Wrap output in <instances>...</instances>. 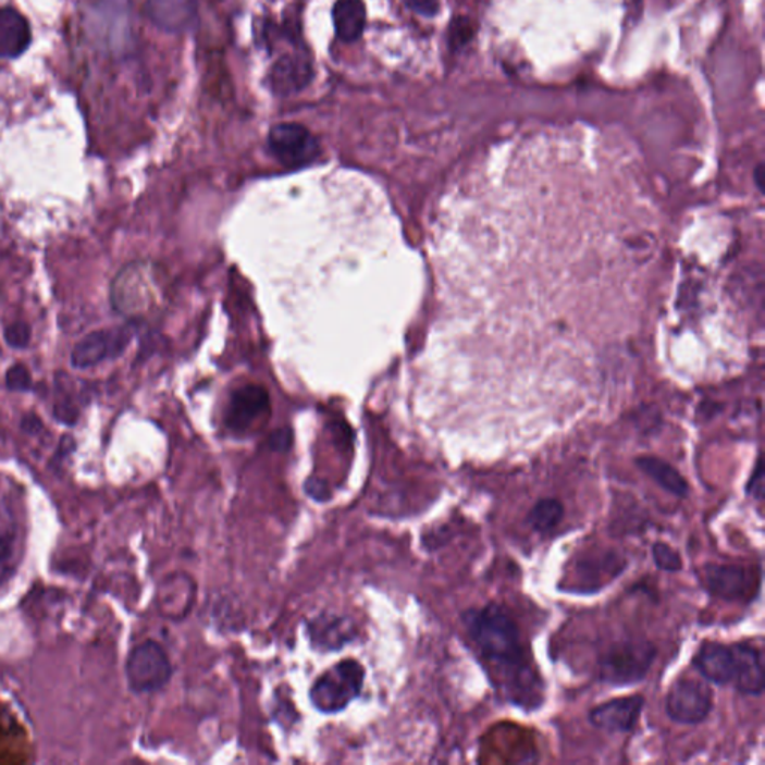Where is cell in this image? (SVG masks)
Segmentation results:
<instances>
[{"label": "cell", "mask_w": 765, "mask_h": 765, "mask_svg": "<svg viewBox=\"0 0 765 765\" xmlns=\"http://www.w3.org/2000/svg\"><path fill=\"white\" fill-rule=\"evenodd\" d=\"M460 620L507 699L522 706L536 704L542 695V680L532 667L522 632L510 610L503 604L488 603L464 612Z\"/></svg>", "instance_id": "1"}, {"label": "cell", "mask_w": 765, "mask_h": 765, "mask_svg": "<svg viewBox=\"0 0 765 765\" xmlns=\"http://www.w3.org/2000/svg\"><path fill=\"white\" fill-rule=\"evenodd\" d=\"M692 666L708 683L732 687L749 696L764 694V654L752 644L701 643Z\"/></svg>", "instance_id": "2"}, {"label": "cell", "mask_w": 765, "mask_h": 765, "mask_svg": "<svg viewBox=\"0 0 765 765\" xmlns=\"http://www.w3.org/2000/svg\"><path fill=\"white\" fill-rule=\"evenodd\" d=\"M658 655V649L646 639H628L613 643L599 659L601 682L612 687H631L643 682Z\"/></svg>", "instance_id": "3"}, {"label": "cell", "mask_w": 765, "mask_h": 765, "mask_svg": "<svg viewBox=\"0 0 765 765\" xmlns=\"http://www.w3.org/2000/svg\"><path fill=\"white\" fill-rule=\"evenodd\" d=\"M366 682V668L356 659H344L322 673L310 689L312 707L324 715L346 711L358 699Z\"/></svg>", "instance_id": "4"}, {"label": "cell", "mask_w": 765, "mask_h": 765, "mask_svg": "<svg viewBox=\"0 0 765 765\" xmlns=\"http://www.w3.org/2000/svg\"><path fill=\"white\" fill-rule=\"evenodd\" d=\"M111 298L115 310L131 318L155 310L162 299L155 268L143 262L124 268L112 283Z\"/></svg>", "instance_id": "5"}, {"label": "cell", "mask_w": 765, "mask_h": 765, "mask_svg": "<svg viewBox=\"0 0 765 765\" xmlns=\"http://www.w3.org/2000/svg\"><path fill=\"white\" fill-rule=\"evenodd\" d=\"M701 584L713 599L725 603L751 604L761 591V568L742 564H706Z\"/></svg>", "instance_id": "6"}, {"label": "cell", "mask_w": 765, "mask_h": 765, "mask_svg": "<svg viewBox=\"0 0 765 765\" xmlns=\"http://www.w3.org/2000/svg\"><path fill=\"white\" fill-rule=\"evenodd\" d=\"M172 664L165 649L146 640L132 649L126 661V679L135 694H155L170 683Z\"/></svg>", "instance_id": "7"}, {"label": "cell", "mask_w": 765, "mask_h": 765, "mask_svg": "<svg viewBox=\"0 0 765 765\" xmlns=\"http://www.w3.org/2000/svg\"><path fill=\"white\" fill-rule=\"evenodd\" d=\"M713 711V691L708 682L694 677H679L668 689L666 713L679 725L703 724Z\"/></svg>", "instance_id": "8"}, {"label": "cell", "mask_w": 765, "mask_h": 765, "mask_svg": "<svg viewBox=\"0 0 765 765\" xmlns=\"http://www.w3.org/2000/svg\"><path fill=\"white\" fill-rule=\"evenodd\" d=\"M270 412V396L266 388L258 384H247L232 394L224 424L232 434L248 435L266 424Z\"/></svg>", "instance_id": "9"}, {"label": "cell", "mask_w": 765, "mask_h": 765, "mask_svg": "<svg viewBox=\"0 0 765 765\" xmlns=\"http://www.w3.org/2000/svg\"><path fill=\"white\" fill-rule=\"evenodd\" d=\"M271 155L287 168H300L318 159V139L307 127L296 123H282L272 127L268 135Z\"/></svg>", "instance_id": "10"}, {"label": "cell", "mask_w": 765, "mask_h": 765, "mask_svg": "<svg viewBox=\"0 0 765 765\" xmlns=\"http://www.w3.org/2000/svg\"><path fill=\"white\" fill-rule=\"evenodd\" d=\"M646 704L643 695L618 696L589 712L588 719L596 730L610 735H628L636 730Z\"/></svg>", "instance_id": "11"}, {"label": "cell", "mask_w": 765, "mask_h": 765, "mask_svg": "<svg viewBox=\"0 0 765 765\" xmlns=\"http://www.w3.org/2000/svg\"><path fill=\"white\" fill-rule=\"evenodd\" d=\"M627 568V559L615 552H599V554L583 555L576 559L575 571L576 587L580 594H592L599 589L613 582L622 575Z\"/></svg>", "instance_id": "12"}, {"label": "cell", "mask_w": 765, "mask_h": 765, "mask_svg": "<svg viewBox=\"0 0 765 765\" xmlns=\"http://www.w3.org/2000/svg\"><path fill=\"white\" fill-rule=\"evenodd\" d=\"M306 632L311 646L320 652H336L358 637L355 620L336 613H320L308 620Z\"/></svg>", "instance_id": "13"}, {"label": "cell", "mask_w": 765, "mask_h": 765, "mask_svg": "<svg viewBox=\"0 0 765 765\" xmlns=\"http://www.w3.org/2000/svg\"><path fill=\"white\" fill-rule=\"evenodd\" d=\"M24 530L12 503L0 499V587L15 575L23 558Z\"/></svg>", "instance_id": "14"}, {"label": "cell", "mask_w": 765, "mask_h": 765, "mask_svg": "<svg viewBox=\"0 0 765 765\" xmlns=\"http://www.w3.org/2000/svg\"><path fill=\"white\" fill-rule=\"evenodd\" d=\"M131 331L127 328H112L87 335L72 351V363L78 368L96 366L112 356L122 354L129 344Z\"/></svg>", "instance_id": "15"}, {"label": "cell", "mask_w": 765, "mask_h": 765, "mask_svg": "<svg viewBox=\"0 0 765 765\" xmlns=\"http://www.w3.org/2000/svg\"><path fill=\"white\" fill-rule=\"evenodd\" d=\"M312 66L306 54H284L270 72V87L277 96H292L306 89L312 79Z\"/></svg>", "instance_id": "16"}, {"label": "cell", "mask_w": 765, "mask_h": 765, "mask_svg": "<svg viewBox=\"0 0 765 765\" xmlns=\"http://www.w3.org/2000/svg\"><path fill=\"white\" fill-rule=\"evenodd\" d=\"M32 39L29 23L12 8L0 10V58L14 59L22 55Z\"/></svg>", "instance_id": "17"}, {"label": "cell", "mask_w": 765, "mask_h": 765, "mask_svg": "<svg viewBox=\"0 0 765 765\" xmlns=\"http://www.w3.org/2000/svg\"><path fill=\"white\" fill-rule=\"evenodd\" d=\"M636 466L644 476L654 480L664 491L676 498H687L691 494V486L684 479L682 472L668 464L667 460L655 458V456H640L636 459Z\"/></svg>", "instance_id": "18"}, {"label": "cell", "mask_w": 765, "mask_h": 765, "mask_svg": "<svg viewBox=\"0 0 765 765\" xmlns=\"http://www.w3.org/2000/svg\"><path fill=\"white\" fill-rule=\"evenodd\" d=\"M332 18L338 38L344 42H355L366 29V5L362 0H336Z\"/></svg>", "instance_id": "19"}, {"label": "cell", "mask_w": 765, "mask_h": 765, "mask_svg": "<svg viewBox=\"0 0 765 765\" xmlns=\"http://www.w3.org/2000/svg\"><path fill=\"white\" fill-rule=\"evenodd\" d=\"M148 14L168 30L184 29L194 17L192 0H148Z\"/></svg>", "instance_id": "20"}, {"label": "cell", "mask_w": 765, "mask_h": 765, "mask_svg": "<svg viewBox=\"0 0 765 765\" xmlns=\"http://www.w3.org/2000/svg\"><path fill=\"white\" fill-rule=\"evenodd\" d=\"M564 504L558 498H542L536 501L527 516L528 527L540 535L551 534L563 522Z\"/></svg>", "instance_id": "21"}, {"label": "cell", "mask_w": 765, "mask_h": 765, "mask_svg": "<svg viewBox=\"0 0 765 765\" xmlns=\"http://www.w3.org/2000/svg\"><path fill=\"white\" fill-rule=\"evenodd\" d=\"M652 559L655 567L664 572H679L683 568L682 555L668 543L656 542L652 546Z\"/></svg>", "instance_id": "22"}, {"label": "cell", "mask_w": 765, "mask_h": 765, "mask_svg": "<svg viewBox=\"0 0 765 765\" xmlns=\"http://www.w3.org/2000/svg\"><path fill=\"white\" fill-rule=\"evenodd\" d=\"M744 491H747L748 496L758 501L760 504L764 503V466L763 458H761V456L758 460H756V466L754 471H752L751 478L748 480Z\"/></svg>", "instance_id": "23"}, {"label": "cell", "mask_w": 765, "mask_h": 765, "mask_svg": "<svg viewBox=\"0 0 765 765\" xmlns=\"http://www.w3.org/2000/svg\"><path fill=\"white\" fill-rule=\"evenodd\" d=\"M7 384L12 391H27L32 384L30 372L23 366L12 367L7 374Z\"/></svg>", "instance_id": "24"}, {"label": "cell", "mask_w": 765, "mask_h": 765, "mask_svg": "<svg viewBox=\"0 0 765 765\" xmlns=\"http://www.w3.org/2000/svg\"><path fill=\"white\" fill-rule=\"evenodd\" d=\"M5 338L12 347H24L29 343L30 328L23 322L11 324V326L7 328Z\"/></svg>", "instance_id": "25"}, {"label": "cell", "mask_w": 765, "mask_h": 765, "mask_svg": "<svg viewBox=\"0 0 765 765\" xmlns=\"http://www.w3.org/2000/svg\"><path fill=\"white\" fill-rule=\"evenodd\" d=\"M406 3L411 11L423 17H434L440 10V0H406Z\"/></svg>", "instance_id": "26"}]
</instances>
